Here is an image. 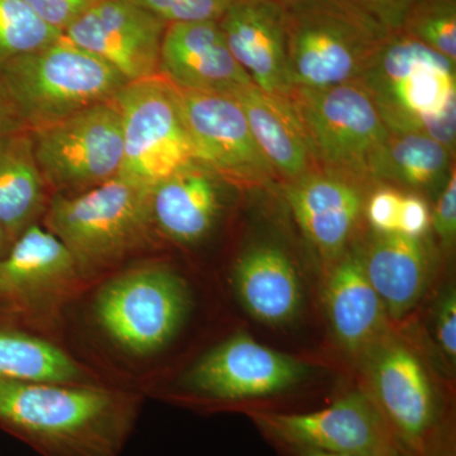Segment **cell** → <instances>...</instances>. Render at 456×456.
I'll use <instances>...</instances> for the list:
<instances>
[{
  "label": "cell",
  "mask_w": 456,
  "mask_h": 456,
  "mask_svg": "<svg viewBox=\"0 0 456 456\" xmlns=\"http://www.w3.org/2000/svg\"><path fill=\"white\" fill-rule=\"evenodd\" d=\"M131 421L101 389L0 380V426L47 456H117Z\"/></svg>",
  "instance_id": "1"
},
{
  "label": "cell",
  "mask_w": 456,
  "mask_h": 456,
  "mask_svg": "<svg viewBox=\"0 0 456 456\" xmlns=\"http://www.w3.org/2000/svg\"><path fill=\"white\" fill-rule=\"evenodd\" d=\"M359 82L392 132L425 134L452 151L455 62L407 33H393Z\"/></svg>",
  "instance_id": "2"
},
{
  "label": "cell",
  "mask_w": 456,
  "mask_h": 456,
  "mask_svg": "<svg viewBox=\"0 0 456 456\" xmlns=\"http://www.w3.org/2000/svg\"><path fill=\"white\" fill-rule=\"evenodd\" d=\"M294 88L358 82L392 31L344 0H284Z\"/></svg>",
  "instance_id": "3"
},
{
  "label": "cell",
  "mask_w": 456,
  "mask_h": 456,
  "mask_svg": "<svg viewBox=\"0 0 456 456\" xmlns=\"http://www.w3.org/2000/svg\"><path fill=\"white\" fill-rule=\"evenodd\" d=\"M127 84L112 66L64 35L0 68V86L27 131L112 101Z\"/></svg>",
  "instance_id": "4"
},
{
  "label": "cell",
  "mask_w": 456,
  "mask_h": 456,
  "mask_svg": "<svg viewBox=\"0 0 456 456\" xmlns=\"http://www.w3.org/2000/svg\"><path fill=\"white\" fill-rule=\"evenodd\" d=\"M45 221L77 269L101 268L145 241L152 222L150 191L117 176L75 196L53 194Z\"/></svg>",
  "instance_id": "5"
},
{
  "label": "cell",
  "mask_w": 456,
  "mask_h": 456,
  "mask_svg": "<svg viewBox=\"0 0 456 456\" xmlns=\"http://www.w3.org/2000/svg\"><path fill=\"white\" fill-rule=\"evenodd\" d=\"M287 98L314 163L355 178L369 176L371 160L391 131L359 80L321 89L294 88Z\"/></svg>",
  "instance_id": "6"
},
{
  "label": "cell",
  "mask_w": 456,
  "mask_h": 456,
  "mask_svg": "<svg viewBox=\"0 0 456 456\" xmlns=\"http://www.w3.org/2000/svg\"><path fill=\"white\" fill-rule=\"evenodd\" d=\"M33 152L49 191L75 196L121 173V113L114 99L31 130Z\"/></svg>",
  "instance_id": "7"
},
{
  "label": "cell",
  "mask_w": 456,
  "mask_h": 456,
  "mask_svg": "<svg viewBox=\"0 0 456 456\" xmlns=\"http://www.w3.org/2000/svg\"><path fill=\"white\" fill-rule=\"evenodd\" d=\"M114 102L122 121V179L150 191L196 161L175 88L164 77L128 83Z\"/></svg>",
  "instance_id": "8"
},
{
  "label": "cell",
  "mask_w": 456,
  "mask_h": 456,
  "mask_svg": "<svg viewBox=\"0 0 456 456\" xmlns=\"http://www.w3.org/2000/svg\"><path fill=\"white\" fill-rule=\"evenodd\" d=\"M188 307L187 287L178 275L164 268H143L104 285L95 299V316L126 350L150 354L175 336Z\"/></svg>",
  "instance_id": "9"
},
{
  "label": "cell",
  "mask_w": 456,
  "mask_h": 456,
  "mask_svg": "<svg viewBox=\"0 0 456 456\" xmlns=\"http://www.w3.org/2000/svg\"><path fill=\"white\" fill-rule=\"evenodd\" d=\"M251 417L281 446L350 456H404L373 399L364 393H350L316 412H255Z\"/></svg>",
  "instance_id": "10"
},
{
  "label": "cell",
  "mask_w": 456,
  "mask_h": 456,
  "mask_svg": "<svg viewBox=\"0 0 456 456\" xmlns=\"http://www.w3.org/2000/svg\"><path fill=\"white\" fill-rule=\"evenodd\" d=\"M175 93L197 163L236 184L261 185L275 178L235 97L178 88Z\"/></svg>",
  "instance_id": "11"
},
{
  "label": "cell",
  "mask_w": 456,
  "mask_h": 456,
  "mask_svg": "<svg viewBox=\"0 0 456 456\" xmlns=\"http://www.w3.org/2000/svg\"><path fill=\"white\" fill-rule=\"evenodd\" d=\"M307 364L237 332L203 356L185 375L191 391L218 401L272 397L302 382Z\"/></svg>",
  "instance_id": "12"
},
{
  "label": "cell",
  "mask_w": 456,
  "mask_h": 456,
  "mask_svg": "<svg viewBox=\"0 0 456 456\" xmlns=\"http://www.w3.org/2000/svg\"><path fill=\"white\" fill-rule=\"evenodd\" d=\"M167 26L130 0H101L75 20L64 36L132 83L160 75Z\"/></svg>",
  "instance_id": "13"
},
{
  "label": "cell",
  "mask_w": 456,
  "mask_h": 456,
  "mask_svg": "<svg viewBox=\"0 0 456 456\" xmlns=\"http://www.w3.org/2000/svg\"><path fill=\"white\" fill-rule=\"evenodd\" d=\"M160 75L175 88L208 94L235 95L255 86L228 49L218 20L169 23Z\"/></svg>",
  "instance_id": "14"
},
{
  "label": "cell",
  "mask_w": 456,
  "mask_h": 456,
  "mask_svg": "<svg viewBox=\"0 0 456 456\" xmlns=\"http://www.w3.org/2000/svg\"><path fill=\"white\" fill-rule=\"evenodd\" d=\"M218 25L231 53L255 86L288 97L293 86L288 69L284 0H233Z\"/></svg>",
  "instance_id": "15"
},
{
  "label": "cell",
  "mask_w": 456,
  "mask_h": 456,
  "mask_svg": "<svg viewBox=\"0 0 456 456\" xmlns=\"http://www.w3.org/2000/svg\"><path fill=\"white\" fill-rule=\"evenodd\" d=\"M351 179L355 176L311 171L288 185L287 200L297 224L323 256L335 257L344 250L362 215L364 198Z\"/></svg>",
  "instance_id": "16"
},
{
  "label": "cell",
  "mask_w": 456,
  "mask_h": 456,
  "mask_svg": "<svg viewBox=\"0 0 456 456\" xmlns=\"http://www.w3.org/2000/svg\"><path fill=\"white\" fill-rule=\"evenodd\" d=\"M218 208L216 175L197 161L180 167L150 191L152 222L164 235L183 244L206 236Z\"/></svg>",
  "instance_id": "17"
},
{
  "label": "cell",
  "mask_w": 456,
  "mask_h": 456,
  "mask_svg": "<svg viewBox=\"0 0 456 456\" xmlns=\"http://www.w3.org/2000/svg\"><path fill=\"white\" fill-rule=\"evenodd\" d=\"M233 278L246 311L266 325L288 322L301 307L298 273L275 246H255L246 251L237 261Z\"/></svg>",
  "instance_id": "18"
},
{
  "label": "cell",
  "mask_w": 456,
  "mask_h": 456,
  "mask_svg": "<svg viewBox=\"0 0 456 456\" xmlns=\"http://www.w3.org/2000/svg\"><path fill=\"white\" fill-rule=\"evenodd\" d=\"M255 142L275 173L296 180L311 173L314 159L287 97L248 86L236 93Z\"/></svg>",
  "instance_id": "19"
},
{
  "label": "cell",
  "mask_w": 456,
  "mask_h": 456,
  "mask_svg": "<svg viewBox=\"0 0 456 456\" xmlns=\"http://www.w3.org/2000/svg\"><path fill=\"white\" fill-rule=\"evenodd\" d=\"M326 305L336 338L351 353L365 349L382 331L386 308L359 255H347L336 265L327 283Z\"/></svg>",
  "instance_id": "20"
},
{
  "label": "cell",
  "mask_w": 456,
  "mask_h": 456,
  "mask_svg": "<svg viewBox=\"0 0 456 456\" xmlns=\"http://www.w3.org/2000/svg\"><path fill=\"white\" fill-rule=\"evenodd\" d=\"M364 260L365 274L392 317L415 307L428 279V256L421 239L380 233Z\"/></svg>",
  "instance_id": "21"
},
{
  "label": "cell",
  "mask_w": 456,
  "mask_h": 456,
  "mask_svg": "<svg viewBox=\"0 0 456 456\" xmlns=\"http://www.w3.org/2000/svg\"><path fill=\"white\" fill-rule=\"evenodd\" d=\"M70 251L47 228L27 227L0 257V296L20 298L74 277Z\"/></svg>",
  "instance_id": "22"
},
{
  "label": "cell",
  "mask_w": 456,
  "mask_h": 456,
  "mask_svg": "<svg viewBox=\"0 0 456 456\" xmlns=\"http://www.w3.org/2000/svg\"><path fill=\"white\" fill-rule=\"evenodd\" d=\"M47 191L29 132L0 137V226L11 245L40 215Z\"/></svg>",
  "instance_id": "23"
},
{
  "label": "cell",
  "mask_w": 456,
  "mask_h": 456,
  "mask_svg": "<svg viewBox=\"0 0 456 456\" xmlns=\"http://www.w3.org/2000/svg\"><path fill=\"white\" fill-rule=\"evenodd\" d=\"M450 151L425 134L392 132L369 167V178L428 188L449 169Z\"/></svg>",
  "instance_id": "24"
},
{
  "label": "cell",
  "mask_w": 456,
  "mask_h": 456,
  "mask_svg": "<svg viewBox=\"0 0 456 456\" xmlns=\"http://www.w3.org/2000/svg\"><path fill=\"white\" fill-rule=\"evenodd\" d=\"M80 369L61 349L22 332L0 331V380L71 383Z\"/></svg>",
  "instance_id": "25"
},
{
  "label": "cell",
  "mask_w": 456,
  "mask_h": 456,
  "mask_svg": "<svg viewBox=\"0 0 456 456\" xmlns=\"http://www.w3.org/2000/svg\"><path fill=\"white\" fill-rule=\"evenodd\" d=\"M61 36L25 0H0V68L18 56L49 46Z\"/></svg>",
  "instance_id": "26"
},
{
  "label": "cell",
  "mask_w": 456,
  "mask_h": 456,
  "mask_svg": "<svg viewBox=\"0 0 456 456\" xmlns=\"http://www.w3.org/2000/svg\"><path fill=\"white\" fill-rule=\"evenodd\" d=\"M402 32L456 61V0H417Z\"/></svg>",
  "instance_id": "27"
},
{
  "label": "cell",
  "mask_w": 456,
  "mask_h": 456,
  "mask_svg": "<svg viewBox=\"0 0 456 456\" xmlns=\"http://www.w3.org/2000/svg\"><path fill=\"white\" fill-rule=\"evenodd\" d=\"M167 23L218 20L233 0H130Z\"/></svg>",
  "instance_id": "28"
},
{
  "label": "cell",
  "mask_w": 456,
  "mask_h": 456,
  "mask_svg": "<svg viewBox=\"0 0 456 456\" xmlns=\"http://www.w3.org/2000/svg\"><path fill=\"white\" fill-rule=\"evenodd\" d=\"M38 17L64 35L75 20H79L101 0H25Z\"/></svg>",
  "instance_id": "29"
},
{
  "label": "cell",
  "mask_w": 456,
  "mask_h": 456,
  "mask_svg": "<svg viewBox=\"0 0 456 456\" xmlns=\"http://www.w3.org/2000/svg\"><path fill=\"white\" fill-rule=\"evenodd\" d=\"M402 196L395 189L384 188L375 191L368 204V220L380 233L398 232L399 209Z\"/></svg>",
  "instance_id": "30"
},
{
  "label": "cell",
  "mask_w": 456,
  "mask_h": 456,
  "mask_svg": "<svg viewBox=\"0 0 456 456\" xmlns=\"http://www.w3.org/2000/svg\"><path fill=\"white\" fill-rule=\"evenodd\" d=\"M365 12L369 16L388 28L389 31H401L410 9L417 0H344Z\"/></svg>",
  "instance_id": "31"
},
{
  "label": "cell",
  "mask_w": 456,
  "mask_h": 456,
  "mask_svg": "<svg viewBox=\"0 0 456 456\" xmlns=\"http://www.w3.org/2000/svg\"><path fill=\"white\" fill-rule=\"evenodd\" d=\"M432 224L440 239L445 242L454 241L456 233V171L452 167L448 183L444 188L439 202L435 207Z\"/></svg>",
  "instance_id": "32"
},
{
  "label": "cell",
  "mask_w": 456,
  "mask_h": 456,
  "mask_svg": "<svg viewBox=\"0 0 456 456\" xmlns=\"http://www.w3.org/2000/svg\"><path fill=\"white\" fill-rule=\"evenodd\" d=\"M430 224V209L424 200L417 196L402 198L398 221L399 233L421 239Z\"/></svg>",
  "instance_id": "33"
},
{
  "label": "cell",
  "mask_w": 456,
  "mask_h": 456,
  "mask_svg": "<svg viewBox=\"0 0 456 456\" xmlns=\"http://www.w3.org/2000/svg\"><path fill=\"white\" fill-rule=\"evenodd\" d=\"M436 336L440 346L449 358L456 356V297L449 293L441 302L436 320Z\"/></svg>",
  "instance_id": "34"
},
{
  "label": "cell",
  "mask_w": 456,
  "mask_h": 456,
  "mask_svg": "<svg viewBox=\"0 0 456 456\" xmlns=\"http://www.w3.org/2000/svg\"><path fill=\"white\" fill-rule=\"evenodd\" d=\"M23 130H26L25 126L0 86V137Z\"/></svg>",
  "instance_id": "35"
},
{
  "label": "cell",
  "mask_w": 456,
  "mask_h": 456,
  "mask_svg": "<svg viewBox=\"0 0 456 456\" xmlns=\"http://www.w3.org/2000/svg\"><path fill=\"white\" fill-rule=\"evenodd\" d=\"M293 456H350L332 454V452H320V450L301 448V446H284Z\"/></svg>",
  "instance_id": "36"
},
{
  "label": "cell",
  "mask_w": 456,
  "mask_h": 456,
  "mask_svg": "<svg viewBox=\"0 0 456 456\" xmlns=\"http://www.w3.org/2000/svg\"><path fill=\"white\" fill-rule=\"evenodd\" d=\"M9 246H11V241H9L7 235H5L4 230L0 226V257L7 253Z\"/></svg>",
  "instance_id": "37"
}]
</instances>
